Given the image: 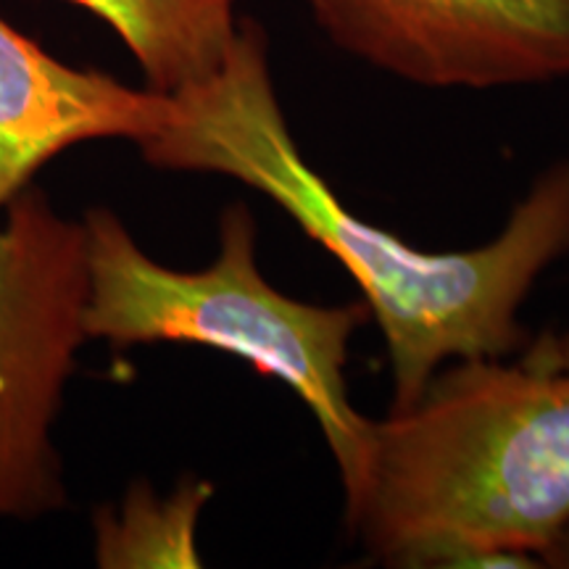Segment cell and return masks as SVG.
I'll return each mask as SVG.
<instances>
[{"label": "cell", "mask_w": 569, "mask_h": 569, "mask_svg": "<svg viewBox=\"0 0 569 569\" xmlns=\"http://www.w3.org/2000/svg\"><path fill=\"white\" fill-rule=\"evenodd\" d=\"M151 167L224 174L288 213L353 277L386 338L393 409L461 359H503L525 343L519 309L569 253V161L532 182L507 227L472 251L430 253L356 217L296 146L269 71L267 34L251 19L209 80L169 96V117L138 142Z\"/></svg>", "instance_id": "1"}, {"label": "cell", "mask_w": 569, "mask_h": 569, "mask_svg": "<svg viewBox=\"0 0 569 569\" xmlns=\"http://www.w3.org/2000/svg\"><path fill=\"white\" fill-rule=\"evenodd\" d=\"M346 522L388 565H561L569 375L501 359L438 369L417 401L372 419Z\"/></svg>", "instance_id": "2"}, {"label": "cell", "mask_w": 569, "mask_h": 569, "mask_svg": "<svg viewBox=\"0 0 569 569\" xmlns=\"http://www.w3.org/2000/svg\"><path fill=\"white\" fill-rule=\"evenodd\" d=\"M88 240V340L142 346L196 343L246 359L306 403L336 459L343 496L365 469L369 425L348 396V346L369 319L365 301H296L261 274L256 219L243 203L219 219V253L206 269L177 272L153 261L111 209L82 219Z\"/></svg>", "instance_id": "3"}, {"label": "cell", "mask_w": 569, "mask_h": 569, "mask_svg": "<svg viewBox=\"0 0 569 569\" xmlns=\"http://www.w3.org/2000/svg\"><path fill=\"white\" fill-rule=\"evenodd\" d=\"M0 224V519L67 503L51 432L74 372L88 306V240L42 190L11 198Z\"/></svg>", "instance_id": "4"}, {"label": "cell", "mask_w": 569, "mask_h": 569, "mask_svg": "<svg viewBox=\"0 0 569 569\" xmlns=\"http://www.w3.org/2000/svg\"><path fill=\"white\" fill-rule=\"evenodd\" d=\"M327 38L425 88L569 80V0H306Z\"/></svg>", "instance_id": "5"}, {"label": "cell", "mask_w": 569, "mask_h": 569, "mask_svg": "<svg viewBox=\"0 0 569 569\" xmlns=\"http://www.w3.org/2000/svg\"><path fill=\"white\" fill-rule=\"evenodd\" d=\"M167 117L163 92L67 67L0 19V209L77 142L119 138L138 146Z\"/></svg>", "instance_id": "6"}, {"label": "cell", "mask_w": 569, "mask_h": 569, "mask_svg": "<svg viewBox=\"0 0 569 569\" xmlns=\"http://www.w3.org/2000/svg\"><path fill=\"white\" fill-rule=\"evenodd\" d=\"M130 48L148 88L174 96L209 80L238 38L234 0H71Z\"/></svg>", "instance_id": "7"}, {"label": "cell", "mask_w": 569, "mask_h": 569, "mask_svg": "<svg viewBox=\"0 0 569 569\" xmlns=\"http://www.w3.org/2000/svg\"><path fill=\"white\" fill-rule=\"evenodd\" d=\"M213 488L190 480L169 498L151 488L130 490L122 509L98 515L96 557L101 567H201L196 525Z\"/></svg>", "instance_id": "8"}, {"label": "cell", "mask_w": 569, "mask_h": 569, "mask_svg": "<svg viewBox=\"0 0 569 569\" xmlns=\"http://www.w3.org/2000/svg\"><path fill=\"white\" fill-rule=\"evenodd\" d=\"M522 365L543 372H565L569 375V332H543L538 340L525 348Z\"/></svg>", "instance_id": "9"}]
</instances>
